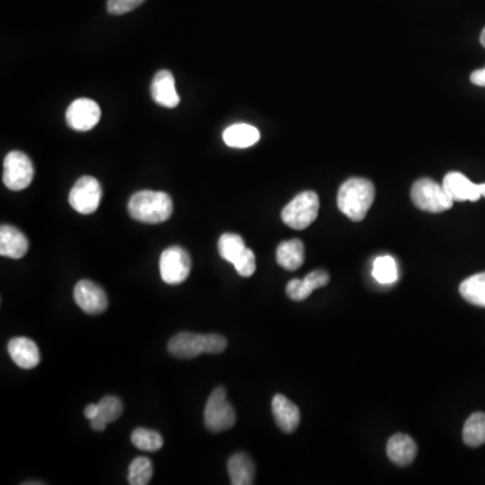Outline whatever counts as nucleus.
Instances as JSON below:
<instances>
[{
  "mask_svg": "<svg viewBox=\"0 0 485 485\" xmlns=\"http://www.w3.org/2000/svg\"><path fill=\"white\" fill-rule=\"evenodd\" d=\"M131 443L139 450L158 451L164 446V438H162L159 433L154 432V430L138 427L131 435Z\"/></svg>",
  "mask_w": 485,
  "mask_h": 485,
  "instance_id": "obj_27",
  "label": "nucleus"
},
{
  "mask_svg": "<svg viewBox=\"0 0 485 485\" xmlns=\"http://www.w3.org/2000/svg\"><path fill=\"white\" fill-rule=\"evenodd\" d=\"M480 190H481V197H485V184H480Z\"/></svg>",
  "mask_w": 485,
  "mask_h": 485,
  "instance_id": "obj_34",
  "label": "nucleus"
},
{
  "mask_svg": "<svg viewBox=\"0 0 485 485\" xmlns=\"http://www.w3.org/2000/svg\"><path fill=\"white\" fill-rule=\"evenodd\" d=\"M329 283V274L324 270H316L304 280H291L286 286V293L293 301H304L317 289Z\"/></svg>",
  "mask_w": 485,
  "mask_h": 485,
  "instance_id": "obj_16",
  "label": "nucleus"
},
{
  "mask_svg": "<svg viewBox=\"0 0 485 485\" xmlns=\"http://www.w3.org/2000/svg\"><path fill=\"white\" fill-rule=\"evenodd\" d=\"M234 267L237 271V274L242 277L249 278L254 275L257 271V258H255L254 251L246 249V251L242 252L239 259L234 263Z\"/></svg>",
  "mask_w": 485,
  "mask_h": 485,
  "instance_id": "obj_29",
  "label": "nucleus"
},
{
  "mask_svg": "<svg viewBox=\"0 0 485 485\" xmlns=\"http://www.w3.org/2000/svg\"><path fill=\"white\" fill-rule=\"evenodd\" d=\"M128 213L134 220L161 224L173 215V201L167 193L142 190L128 201Z\"/></svg>",
  "mask_w": 485,
  "mask_h": 485,
  "instance_id": "obj_2",
  "label": "nucleus"
},
{
  "mask_svg": "<svg viewBox=\"0 0 485 485\" xmlns=\"http://www.w3.org/2000/svg\"><path fill=\"white\" fill-rule=\"evenodd\" d=\"M319 198L317 193L302 192L283 208L282 220L293 229L308 228L319 216Z\"/></svg>",
  "mask_w": 485,
  "mask_h": 485,
  "instance_id": "obj_4",
  "label": "nucleus"
},
{
  "mask_svg": "<svg viewBox=\"0 0 485 485\" xmlns=\"http://www.w3.org/2000/svg\"><path fill=\"white\" fill-rule=\"evenodd\" d=\"M224 142L227 146L235 147V149H247L254 146L260 139V133L257 127L246 123L231 126L227 128L223 134Z\"/></svg>",
  "mask_w": 485,
  "mask_h": 485,
  "instance_id": "obj_21",
  "label": "nucleus"
},
{
  "mask_svg": "<svg viewBox=\"0 0 485 485\" xmlns=\"http://www.w3.org/2000/svg\"><path fill=\"white\" fill-rule=\"evenodd\" d=\"M74 302L77 306L90 316L104 313L108 308V298L105 291L90 281H80L74 286Z\"/></svg>",
  "mask_w": 485,
  "mask_h": 485,
  "instance_id": "obj_10",
  "label": "nucleus"
},
{
  "mask_svg": "<svg viewBox=\"0 0 485 485\" xmlns=\"http://www.w3.org/2000/svg\"><path fill=\"white\" fill-rule=\"evenodd\" d=\"M35 178V166L26 154L12 151L4 158V184L10 190L19 192L32 184Z\"/></svg>",
  "mask_w": 485,
  "mask_h": 485,
  "instance_id": "obj_9",
  "label": "nucleus"
},
{
  "mask_svg": "<svg viewBox=\"0 0 485 485\" xmlns=\"http://www.w3.org/2000/svg\"><path fill=\"white\" fill-rule=\"evenodd\" d=\"M228 474L231 484H254L255 464L246 453H236L229 458Z\"/></svg>",
  "mask_w": 485,
  "mask_h": 485,
  "instance_id": "obj_20",
  "label": "nucleus"
},
{
  "mask_svg": "<svg viewBox=\"0 0 485 485\" xmlns=\"http://www.w3.org/2000/svg\"><path fill=\"white\" fill-rule=\"evenodd\" d=\"M480 42H481V45L485 48V27L481 32V35H480Z\"/></svg>",
  "mask_w": 485,
  "mask_h": 485,
  "instance_id": "obj_33",
  "label": "nucleus"
},
{
  "mask_svg": "<svg viewBox=\"0 0 485 485\" xmlns=\"http://www.w3.org/2000/svg\"><path fill=\"white\" fill-rule=\"evenodd\" d=\"M97 412H99V404H88L84 410V417L92 420L97 417Z\"/></svg>",
  "mask_w": 485,
  "mask_h": 485,
  "instance_id": "obj_32",
  "label": "nucleus"
},
{
  "mask_svg": "<svg viewBox=\"0 0 485 485\" xmlns=\"http://www.w3.org/2000/svg\"><path fill=\"white\" fill-rule=\"evenodd\" d=\"M412 200L420 211L441 213L449 211L454 201L449 197L443 185H438L430 178H420L412 185Z\"/></svg>",
  "mask_w": 485,
  "mask_h": 485,
  "instance_id": "obj_6",
  "label": "nucleus"
},
{
  "mask_svg": "<svg viewBox=\"0 0 485 485\" xmlns=\"http://www.w3.org/2000/svg\"><path fill=\"white\" fill-rule=\"evenodd\" d=\"M27 251L28 240L22 231L6 224L0 227V255L2 257L20 259L27 254Z\"/></svg>",
  "mask_w": 485,
  "mask_h": 485,
  "instance_id": "obj_15",
  "label": "nucleus"
},
{
  "mask_svg": "<svg viewBox=\"0 0 485 485\" xmlns=\"http://www.w3.org/2000/svg\"><path fill=\"white\" fill-rule=\"evenodd\" d=\"M204 420L209 432L220 433L231 429L236 422V412L227 399L224 387H218L206 402Z\"/></svg>",
  "mask_w": 485,
  "mask_h": 485,
  "instance_id": "obj_5",
  "label": "nucleus"
},
{
  "mask_svg": "<svg viewBox=\"0 0 485 485\" xmlns=\"http://www.w3.org/2000/svg\"><path fill=\"white\" fill-rule=\"evenodd\" d=\"M417 443L410 435H392L387 443V456L392 463L399 466H407L414 461L417 456Z\"/></svg>",
  "mask_w": 485,
  "mask_h": 485,
  "instance_id": "obj_18",
  "label": "nucleus"
},
{
  "mask_svg": "<svg viewBox=\"0 0 485 485\" xmlns=\"http://www.w3.org/2000/svg\"><path fill=\"white\" fill-rule=\"evenodd\" d=\"M375 200V187L366 178H350L340 188L337 205L352 221H361L367 216Z\"/></svg>",
  "mask_w": 485,
  "mask_h": 485,
  "instance_id": "obj_1",
  "label": "nucleus"
},
{
  "mask_svg": "<svg viewBox=\"0 0 485 485\" xmlns=\"http://www.w3.org/2000/svg\"><path fill=\"white\" fill-rule=\"evenodd\" d=\"M151 96L157 104L165 108H175L180 104V95L175 89V80L172 72L161 71L154 76Z\"/></svg>",
  "mask_w": 485,
  "mask_h": 485,
  "instance_id": "obj_14",
  "label": "nucleus"
},
{
  "mask_svg": "<svg viewBox=\"0 0 485 485\" xmlns=\"http://www.w3.org/2000/svg\"><path fill=\"white\" fill-rule=\"evenodd\" d=\"M99 412L97 417L90 420V427L95 432H104L107 429L108 423L115 422L123 414V404L116 396H104L99 402Z\"/></svg>",
  "mask_w": 485,
  "mask_h": 485,
  "instance_id": "obj_22",
  "label": "nucleus"
},
{
  "mask_svg": "<svg viewBox=\"0 0 485 485\" xmlns=\"http://www.w3.org/2000/svg\"><path fill=\"white\" fill-rule=\"evenodd\" d=\"M305 260V246L298 239L286 240L277 249V262L288 271H296Z\"/></svg>",
  "mask_w": 485,
  "mask_h": 485,
  "instance_id": "obj_19",
  "label": "nucleus"
},
{
  "mask_svg": "<svg viewBox=\"0 0 485 485\" xmlns=\"http://www.w3.org/2000/svg\"><path fill=\"white\" fill-rule=\"evenodd\" d=\"M373 275L381 285H391L398 280V266L392 257H379L373 262Z\"/></svg>",
  "mask_w": 485,
  "mask_h": 485,
  "instance_id": "obj_26",
  "label": "nucleus"
},
{
  "mask_svg": "<svg viewBox=\"0 0 485 485\" xmlns=\"http://www.w3.org/2000/svg\"><path fill=\"white\" fill-rule=\"evenodd\" d=\"M463 438L466 445L471 448L484 445L485 443V414L474 412L464 425Z\"/></svg>",
  "mask_w": 485,
  "mask_h": 485,
  "instance_id": "obj_24",
  "label": "nucleus"
},
{
  "mask_svg": "<svg viewBox=\"0 0 485 485\" xmlns=\"http://www.w3.org/2000/svg\"><path fill=\"white\" fill-rule=\"evenodd\" d=\"M161 278L167 285H181L189 278L192 271V259L188 251L181 247H169L162 252L159 259Z\"/></svg>",
  "mask_w": 485,
  "mask_h": 485,
  "instance_id": "obj_7",
  "label": "nucleus"
},
{
  "mask_svg": "<svg viewBox=\"0 0 485 485\" xmlns=\"http://www.w3.org/2000/svg\"><path fill=\"white\" fill-rule=\"evenodd\" d=\"M273 414L278 427L285 433H293L301 422V412L298 407L281 394H277L273 398Z\"/></svg>",
  "mask_w": 485,
  "mask_h": 485,
  "instance_id": "obj_17",
  "label": "nucleus"
},
{
  "mask_svg": "<svg viewBox=\"0 0 485 485\" xmlns=\"http://www.w3.org/2000/svg\"><path fill=\"white\" fill-rule=\"evenodd\" d=\"M246 242L239 235L224 234L219 239V254L224 260L232 263V265L239 259L240 255L246 251Z\"/></svg>",
  "mask_w": 485,
  "mask_h": 485,
  "instance_id": "obj_25",
  "label": "nucleus"
},
{
  "mask_svg": "<svg viewBox=\"0 0 485 485\" xmlns=\"http://www.w3.org/2000/svg\"><path fill=\"white\" fill-rule=\"evenodd\" d=\"M144 0H108L107 10L112 15H123L141 6Z\"/></svg>",
  "mask_w": 485,
  "mask_h": 485,
  "instance_id": "obj_30",
  "label": "nucleus"
},
{
  "mask_svg": "<svg viewBox=\"0 0 485 485\" xmlns=\"http://www.w3.org/2000/svg\"><path fill=\"white\" fill-rule=\"evenodd\" d=\"M100 116H102V111L99 104L90 99L74 100L66 111L69 127L81 133L92 130L99 123Z\"/></svg>",
  "mask_w": 485,
  "mask_h": 485,
  "instance_id": "obj_11",
  "label": "nucleus"
},
{
  "mask_svg": "<svg viewBox=\"0 0 485 485\" xmlns=\"http://www.w3.org/2000/svg\"><path fill=\"white\" fill-rule=\"evenodd\" d=\"M153 463L147 458H136L128 468V482L131 485H147L153 479Z\"/></svg>",
  "mask_w": 485,
  "mask_h": 485,
  "instance_id": "obj_28",
  "label": "nucleus"
},
{
  "mask_svg": "<svg viewBox=\"0 0 485 485\" xmlns=\"http://www.w3.org/2000/svg\"><path fill=\"white\" fill-rule=\"evenodd\" d=\"M102 196V185L99 181L90 175H84L72 188L69 204L81 215H92L99 208Z\"/></svg>",
  "mask_w": 485,
  "mask_h": 485,
  "instance_id": "obj_8",
  "label": "nucleus"
},
{
  "mask_svg": "<svg viewBox=\"0 0 485 485\" xmlns=\"http://www.w3.org/2000/svg\"><path fill=\"white\" fill-rule=\"evenodd\" d=\"M460 293L472 305L485 308V273L472 275L460 285Z\"/></svg>",
  "mask_w": 485,
  "mask_h": 485,
  "instance_id": "obj_23",
  "label": "nucleus"
},
{
  "mask_svg": "<svg viewBox=\"0 0 485 485\" xmlns=\"http://www.w3.org/2000/svg\"><path fill=\"white\" fill-rule=\"evenodd\" d=\"M472 84L477 85V87H485V68L474 71L471 74Z\"/></svg>",
  "mask_w": 485,
  "mask_h": 485,
  "instance_id": "obj_31",
  "label": "nucleus"
},
{
  "mask_svg": "<svg viewBox=\"0 0 485 485\" xmlns=\"http://www.w3.org/2000/svg\"><path fill=\"white\" fill-rule=\"evenodd\" d=\"M9 355L18 367L23 370H33L41 361L40 348L27 337H15L10 340Z\"/></svg>",
  "mask_w": 485,
  "mask_h": 485,
  "instance_id": "obj_13",
  "label": "nucleus"
},
{
  "mask_svg": "<svg viewBox=\"0 0 485 485\" xmlns=\"http://www.w3.org/2000/svg\"><path fill=\"white\" fill-rule=\"evenodd\" d=\"M443 189L448 193L449 197L453 201H477L481 197L480 185L473 184L471 180L461 174V173H448L443 178Z\"/></svg>",
  "mask_w": 485,
  "mask_h": 485,
  "instance_id": "obj_12",
  "label": "nucleus"
},
{
  "mask_svg": "<svg viewBox=\"0 0 485 485\" xmlns=\"http://www.w3.org/2000/svg\"><path fill=\"white\" fill-rule=\"evenodd\" d=\"M227 348L226 337L220 335H196V333H178L167 345L170 355L177 358H195L197 356L219 355Z\"/></svg>",
  "mask_w": 485,
  "mask_h": 485,
  "instance_id": "obj_3",
  "label": "nucleus"
}]
</instances>
